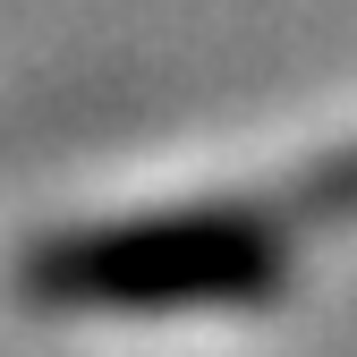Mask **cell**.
Listing matches in <instances>:
<instances>
[{
  "label": "cell",
  "mask_w": 357,
  "mask_h": 357,
  "mask_svg": "<svg viewBox=\"0 0 357 357\" xmlns=\"http://www.w3.org/2000/svg\"><path fill=\"white\" fill-rule=\"evenodd\" d=\"M298 213L281 204H162L128 221H85L26 255V298L60 315H196L264 306L298 273Z\"/></svg>",
  "instance_id": "6da1fadb"
},
{
  "label": "cell",
  "mask_w": 357,
  "mask_h": 357,
  "mask_svg": "<svg viewBox=\"0 0 357 357\" xmlns=\"http://www.w3.org/2000/svg\"><path fill=\"white\" fill-rule=\"evenodd\" d=\"M289 213H298V221H357V145L324 153L315 170H298Z\"/></svg>",
  "instance_id": "7a4b0ae2"
}]
</instances>
